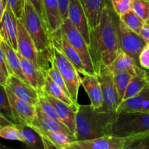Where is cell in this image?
Here are the masks:
<instances>
[{
	"mask_svg": "<svg viewBox=\"0 0 149 149\" xmlns=\"http://www.w3.org/2000/svg\"><path fill=\"white\" fill-rule=\"evenodd\" d=\"M145 72H146V78L147 79H148V81L149 82V70L145 69Z\"/></svg>",
	"mask_w": 149,
	"mask_h": 149,
	"instance_id": "cell-46",
	"label": "cell"
},
{
	"mask_svg": "<svg viewBox=\"0 0 149 149\" xmlns=\"http://www.w3.org/2000/svg\"><path fill=\"white\" fill-rule=\"evenodd\" d=\"M142 132H149V113L116 112L112 124V135L125 138Z\"/></svg>",
	"mask_w": 149,
	"mask_h": 149,
	"instance_id": "cell-4",
	"label": "cell"
},
{
	"mask_svg": "<svg viewBox=\"0 0 149 149\" xmlns=\"http://www.w3.org/2000/svg\"><path fill=\"white\" fill-rule=\"evenodd\" d=\"M15 119V125H27L31 127L36 119V106L19 98L10 89L6 87Z\"/></svg>",
	"mask_w": 149,
	"mask_h": 149,
	"instance_id": "cell-9",
	"label": "cell"
},
{
	"mask_svg": "<svg viewBox=\"0 0 149 149\" xmlns=\"http://www.w3.org/2000/svg\"><path fill=\"white\" fill-rule=\"evenodd\" d=\"M61 29L68 42L78 52L79 55L81 57L86 73L97 75L92 61L89 45H87L82 35L78 31L68 17L63 20Z\"/></svg>",
	"mask_w": 149,
	"mask_h": 149,
	"instance_id": "cell-6",
	"label": "cell"
},
{
	"mask_svg": "<svg viewBox=\"0 0 149 149\" xmlns=\"http://www.w3.org/2000/svg\"><path fill=\"white\" fill-rule=\"evenodd\" d=\"M1 36H0V42H1Z\"/></svg>",
	"mask_w": 149,
	"mask_h": 149,
	"instance_id": "cell-48",
	"label": "cell"
},
{
	"mask_svg": "<svg viewBox=\"0 0 149 149\" xmlns=\"http://www.w3.org/2000/svg\"><path fill=\"white\" fill-rule=\"evenodd\" d=\"M148 83V81L146 75L145 69L143 68L138 74L134 76L130 81L124 96L123 101L137 95L147 85Z\"/></svg>",
	"mask_w": 149,
	"mask_h": 149,
	"instance_id": "cell-28",
	"label": "cell"
},
{
	"mask_svg": "<svg viewBox=\"0 0 149 149\" xmlns=\"http://www.w3.org/2000/svg\"><path fill=\"white\" fill-rule=\"evenodd\" d=\"M5 7H9L17 19H20L24 11L26 0H3Z\"/></svg>",
	"mask_w": 149,
	"mask_h": 149,
	"instance_id": "cell-36",
	"label": "cell"
},
{
	"mask_svg": "<svg viewBox=\"0 0 149 149\" xmlns=\"http://www.w3.org/2000/svg\"><path fill=\"white\" fill-rule=\"evenodd\" d=\"M0 46L5 54L6 58H7L9 67L11 70L12 74L17 76V77L21 79L25 82L29 84V81L26 79V77L24 76L23 70H22L21 63H20V58L17 55V51L15 50L12 47H10L8 44H7L3 40L0 42Z\"/></svg>",
	"mask_w": 149,
	"mask_h": 149,
	"instance_id": "cell-25",
	"label": "cell"
},
{
	"mask_svg": "<svg viewBox=\"0 0 149 149\" xmlns=\"http://www.w3.org/2000/svg\"><path fill=\"white\" fill-rule=\"evenodd\" d=\"M125 138L114 135H106L84 141H75L68 149H123Z\"/></svg>",
	"mask_w": 149,
	"mask_h": 149,
	"instance_id": "cell-12",
	"label": "cell"
},
{
	"mask_svg": "<svg viewBox=\"0 0 149 149\" xmlns=\"http://www.w3.org/2000/svg\"><path fill=\"white\" fill-rule=\"evenodd\" d=\"M149 113V82L135 97L121 103L117 111Z\"/></svg>",
	"mask_w": 149,
	"mask_h": 149,
	"instance_id": "cell-19",
	"label": "cell"
},
{
	"mask_svg": "<svg viewBox=\"0 0 149 149\" xmlns=\"http://www.w3.org/2000/svg\"><path fill=\"white\" fill-rule=\"evenodd\" d=\"M112 8L118 16L125 14L131 9L132 0H110Z\"/></svg>",
	"mask_w": 149,
	"mask_h": 149,
	"instance_id": "cell-37",
	"label": "cell"
},
{
	"mask_svg": "<svg viewBox=\"0 0 149 149\" xmlns=\"http://www.w3.org/2000/svg\"><path fill=\"white\" fill-rule=\"evenodd\" d=\"M53 61L66 84L71 99L75 103H78L79 90L81 85L79 73L65 54L54 45Z\"/></svg>",
	"mask_w": 149,
	"mask_h": 149,
	"instance_id": "cell-5",
	"label": "cell"
},
{
	"mask_svg": "<svg viewBox=\"0 0 149 149\" xmlns=\"http://www.w3.org/2000/svg\"><path fill=\"white\" fill-rule=\"evenodd\" d=\"M58 4H59V10L61 13V15L63 20L67 18V14H68V8L69 4V0H58Z\"/></svg>",
	"mask_w": 149,
	"mask_h": 149,
	"instance_id": "cell-41",
	"label": "cell"
},
{
	"mask_svg": "<svg viewBox=\"0 0 149 149\" xmlns=\"http://www.w3.org/2000/svg\"><path fill=\"white\" fill-rule=\"evenodd\" d=\"M17 53L20 58L23 72L29 84L39 94L43 93L46 72L43 70L39 69L31 61L22 56L19 52H17Z\"/></svg>",
	"mask_w": 149,
	"mask_h": 149,
	"instance_id": "cell-17",
	"label": "cell"
},
{
	"mask_svg": "<svg viewBox=\"0 0 149 149\" xmlns=\"http://www.w3.org/2000/svg\"><path fill=\"white\" fill-rule=\"evenodd\" d=\"M45 72H46V74H47V75H49V77L52 78V79L53 80V81H55V82L56 83V84H58V85L59 86V87H61L67 95H68L70 96L69 92H68V88H67L66 84H65V81H64L61 74L60 73V71H58L56 65H55V63H54V61H52L50 66L45 71ZM70 97H71V96H70Z\"/></svg>",
	"mask_w": 149,
	"mask_h": 149,
	"instance_id": "cell-34",
	"label": "cell"
},
{
	"mask_svg": "<svg viewBox=\"0 0 149 149\" xmlns=\"http://www.w3.org/2000/svg\"><path fill=\"white\" fill-rule=\"evenodd\" d=\"M116 113L101 112L90 105H79L76 114V141L93 139L111 133Z\"/></svg>",
	"mask_w": 149,
	"mask_h": 149,
	"instance_id": "cell-2",
	"label": "cell"
},
{
	"mask_svg": "<svg viewBox=\"0 0 149 149\" xmlns=\"http://www.w3.org/2000/svg\"><path fill=\"white\" fill-rule=\"evenodd\" d=\"M116 17L109 0L103 10L100 24L90 29L89 49L96 74L100 68L110 65L122 52L116 29Z\"/></svg>",
	"mask_w": 149,
	"mask_h": 149,
	"instance_id": "cell-1",
	"label": "cell"
},
{
	"mask_svg": "<svg viewBox=\"0 0 149 149\" xmlns=\"http://www.w3.org/2000/svg\"><path fill=\"white\" fill-rule=\"evenodd\" d=\"M51 36H52V44L54 46L59 48L65 54V56L74 64L79 74L86 73L81 57L79 55L78 52L68 42L67 38L61 31V28L58 29L56 31L51 33Z\"/></svg>",
	"mask_w": 149,
	"mask_h": 149,
	"instance_id": "cell-16",
	"label": "cell"
},
{
	"mask_svg": "<svg viewBox=\"0 0 149 149\" xmlns=\"http://www.w3.org/2000/svg\"><path fill=\"white\" fill-rule=\"evenodd\" d=\"M26 1H29V3L32 4L35 10H36L39 15L41 16L42 19L46 23V16H45V8H44V3L43 0H26Z\"/></svg>",
	"mask_w": 149,
	"mask_h": 149,
	"instance_id": "cell-40",
	"label": "cell"
},
{
	"mask_svg": "<svg viewBox=\"0 0 149 149\" xmlns=\"http://www.w3.org/2000/svg\"><path fill=\"white\" fill-rule=\"evenodd\" d=\"M139 64L144 69L149 70V44H146L140 54Z\"/></svg>",
	"mask_w": 149,
	"mask_h": 149,
	"instance_id": "cell-38",
	"label": "cell"
},
{
	"mask_svg": "<svg viewBox=\"0 0 149 149\" xmlns=\"http://www.w3.org/2000/svg\"><path fill=\"white\" fill-rule=\"evenodd\" d=\"M17 52L31 61L39 69L45 71L42 68L40 54L20 19H17Z\"/></svg>",
	"mask_w": 149,
	"mask_h": 149,
	"instance_id": "cell-10",
	"label": "cell"
},
{
	"mask_svg": "<svg viewBox=\"0 0 149 149\" xmlns=\"http://www.w3.org/2000/svg\"><path fill=\"white\" fill-rule=\"evenodd\" d=\"M43 93H47L61 101L64 102L65 103L68 104V106H71L76 112L79 110V103H75L71 97L68 95H67L53 80L52 79L49 75L46 74L45 76V84L43 87Z\"/></svg>",
	"mask_w": 149,
	"mask_h": 149,
	"instance_id": "cell-24",
	"label": "cell"
},
{
	"mask_svg": "<svg viewBox=\"0 0 149 149\" xmlns=\"http://www.w3.org/2000/svg\"><path fill=\"white\" fill-rule=\"evenodd\" d=\"M133 77L134 75L127 71H120L114 74V82L116 91H117L119 105L123 101L124 96H125L128 84Z\"/></svg>",
	"mask_w": 149,
	"mask_h": 149,
	"instance_id": "cell-31",
	"label": "cell"
},
{
	"mask_svg": "<svg viewBox=\"0 0 149 149\" xmlns=\"http://www.w3.org/2000/svg\"><path fill=\"white\" fill-rule=\"evenodd\" d=\"M140 35L143 39V40L146 42V44H149V26L145 23L141 30Z\"/></svg>",
	"mask_w": 149,
	"mask_h": 149,
	"instance_id": "cell-42",
	"label": "cell"
},
{
	"mask_svg": "<svg viewBox=\"0 0 149 149\" xmlns=\"http://www.w3.org/2000/svg\"><path fill=\"white\" fill-rule=\"evenodd\" d=\"M45 97L50 102L53 106L54 109L56 111L58 116L61 119V122L71 130V132L75 135L76 131V114L77 112L68 104L64 102L43 93Z\"/></svg>",
	"mask_w": 149,
	"mask_h": 149,
	"instance_id": "cell-20",
	"label": "cell"
},
{
	"mask_svg": "<svg viewBox=\"0 0 149 149\" xmlns=\"http://www.w3.org/2000/svg\"><path fill=\"white\" fill-rule=\"evenodd\" d=\"M131 9L145 22L149 18V0H132Z\"/></svg>",
	"mask_w": 149,
	"mask_h": 149,
	"instance_id": "cell-35",
	"label": "cell"
},
{
	"mask_svg": "<svg viewBox=\"0 0 149 149\" xmlns=\"http://www.w3.org/2000/svg\"><path fill=\"white\" fill-rule=\"evenodd\" d=\"M67 15L71 23L82 35L87 45H90L91 29L79 0H69Z\"/></svg>",
	"mask_w": 149,
	"mask_h": 149,
	"instance_id": "cell-13",
	"label": "cell"
},
{
	"mask_svg": "<svg viewBox=\"0 0 149 149\" xmlns=\"http://www.w3.org/2000/svg\"><path fill=\"white\" fill-rule=\"evenodd\" d=\"M36 118H37L38 122H39L41 127L45 130H48L60 131V132H63L67 135H71V136L75 137V135L71 132V130L64 124L57 122L56 120L52 119L51 117L48 116L46 113H44V111L42 110L39 105L36 106Z\"/></svg>",
	"mask_w": 149,
	"mask_h": 149,
	"instance_id": "cell-26",
	"label": "cell"
},
{
	"mask_svg": "<svg viewBox=\"0 0 149 149\" xmlns=\"http://www.w3.org/2000/svg\"><path fill=\"white\" fill-rule=\"evenodd\" d=\"M81 84L88 95L91 105L98 109L103 105V94L101 86L97 75L83 73L80 74Z\"/></svg>",
	"mask_w": 149,
	"mask_h": 149,
	"instance_id": "cell-18",
	"label": "cell"
},
{
	"mask_svg": "<svg viewBox=\"0 0 149 149\" xmlns=\"http://www.w3.org/2000/svg\"><path fill=\"white\" fill-rule=\"evenodd\" d=\"M116 29L122 50L130 56L140 65V54L146 45V42L141 35L128 28L118 15L116 17Z\"/></svg>",
	"mask_w": 149,
	"mask_h": 149,
	"instance_id": "cell-7",
	"label": "cell"
},
{
	"mask_svg": "<svg viewBox=\"0 0 149 149\" xmlns=\"http://www.w3.org/2000/svg\"><path fill=\"white\" fill-rule=\"evenodd\" d=\"M0 137L6 140L19 141L23 142L21 134L18 128L13 125L0 127Z\"/></svg>",
	"mask_w": 149,
	"mask_h": 149,
	"instance_id": "cell-33",
	"label": "cell"
},
{
	"mask_svg": "<svg viewBox=\"0 0 149 149\" xmlns=\"http://www.w3.org/2000/svg\"><path fill=\"white\" fill-rule=\"evenodd\" d=\"M15 125L14 124L12 123L10 120H8V119H7L4 115L1 114V113H0V127L6 126V125Z\"/></svg>",
	"mask_w": 149,
	"mask_h": 149,
	"instance_id": "cell-43",
	"label": "cell"
},
{
	"mask_svg": "<svg viewBox=\"0 0 149 149\" xmlns=\"http://www.w3.org/2000/svg\"><path fill=\"white\" fill-rule=\"evenodd\" d=\"M97 76L101 86L103 100L102 106L97 110L101 112L116 113L119 103L114 82V74L109 71L107 67H104L100 68L97 73Z\"/></svg>",
	"mask_w": 149,
	"mask_h": 149,
	"instance_id": "cell-8",
	"label": "cell"
},
{
	"mask_svg": "<svg viewBox=\"0 0 149 149\" xmlns=\"http://www.w3.org/2000/svg\"><path fill=\"white\" fill-rule=\"evenodd\" d=\"M90 29L96 27L101 21L102 15L106 4L109 0H79Z\"/></svg>",
	"mask_w": 149,
	"mask_h": 149,
	"instance_id": "cell-21",
	"label": "cell"
},
{
	"mask_svg": "<svg viewBox=\"0 0 149 149\" xmlns=\"http://www.w3.org/2000/svg\"><path fill=\"white\" fill-rule=\"evenodd\" d=\"M146 24H148V26H149V18L146 20Z\"/></svg>",
	"mask_w": 149,
	"mask_h": 149,
	"instance_id": "cell-47",
	"label": "cell"
},
{
	"mask_svg": "<svg viewBox=\"0 0 149 149\" xmlns=\"http://www.w3.org/2000/svg\"><path fill=\"white\" fill-rule=\"evenodd\" d=\"M0 68H1L4 74L7 76V78L12 74L11 70H10V67H9L5 54H4L3 49H1V46H0Z\"/></svg>",
	"mask_w": 149,
	"mask_h": 149,
	"instance_id": "cell-39",
	"label": "cell"
},
{
	"mask_svg": "<svg viewBox=\"0 0 149 149\" xmlns=\"http://www.w3.org/2000/svg\"><path fill=\"white\" fill-rule=\"evenodd\" d=\"M107 68L113 74H117L120 71H127L134 76L143 69L130 56L123 51L110 65H108Z\"/></svg>",
	"mask_w": 149,
	"mask_h": 149,
	"instance_id": "cell-22",
	"label": "cell"
},
{
	"mask_svg": "<svg viewBox=\"0 0 149 149\" xmlns=\"http://www.w3.org/2000/svg\"><path fill=\"white\" fill-rule=\"evenodd\" d=\"M20 130L23 142L32 148H44L43 142L40 135L31 127L27 125H15Z\"/></svg>",
	"mask_w": 149,
	"mask_h": 149,
	"instance_id": "cell-27",
	"label": "cell"
},
{
	"mask_svg": "<svg viewBox=\"0 0 149 149\" xmlns=\"http://www.w3.org/2000/svg\"><path fill=\"white\" fill-rule=\"evenodd\" d=\"M31 127L40 135L45 149H68V147L76 141L75 137L63 132L43 129L39 125L37 118Z\"/></svg>",
	"mask_w": 149,
	"mask_h": 149,
	"instance_id": "cell-11",
	"label": "cell"
},
{
	"mask_svg": "<svg viewBox=\"0 0 149 149\" xmlns=\"http://www.w3.org/2000/svg\"><path fill=\"white\" fill-rule=\"evenodd\" d=\"M46 23L50 33L61 27L63 20L61 15L58 0H43Z\"/></svg>",
	"mask_w": 149,
	"mask_h": 149,
	"instance_id": "cell-23",
	"label": "cell"
},
{
	"mask_svg": "<svg viewBox=\"0 0 149 149\" xmlns=\"http://www.w3.org/2000/svg\"><path fill=\"white\" fill-rule=\"evenodd\" d=\"M33 39L43 61H49L53 57V44L51 33L47 23L41 17L31 3L26 1L24 11L20 19Z\"/></svg>",
	"mask_w": 149,
	"mask_h": 149,
	"instance_id": "cell-3",
	"label": "cell"
},
{
	"mask_svg": "<svg viewBox=\"0 0 149 149\" xmlns=\"http://www.w3.org/2000/svg\"><path fill=\"white\" fill-rule=\"evenodd\" d=\"M0 36L1 40L17 52V18L9 7H5L0 20Z\"/></svg>",
	"mask_w": 149,
	"mask_h": 149,
	"instance_id": "cell-14",
	"label": "cell"
},
{
	"mask_svg": "<svg viewBox=\"0 0 149 149\" xmlns=\"http://www.w3.org/2000/svg\"><path fill=\"white\" fill-rule=\"evenodd\" d=\"M6 87H8L17 97L33 106H36L39 103V93L28 83L11 74L7 78Z\"/></svg>",
	"mask_w": 149,
	"mask_h": 149,
	"instance_id": "cell-15",
	"label": "cell"
},
{
	"mask_svg": "<svg viewBox=\"0 0 149 149\" xmlns=\"http://www.w3.org/2000/svg\"><path fill=\"white\" fill-rule=\"evenodd\" d=\"M7 81V77L4 74L1 68H0V84L3 86H6Z\"/></svg>",
	"mask_w": 149,
	"mask_h": 149,
	"instance_id": "cell-44",
	"label": "cell"
},
{
	"mask_svg": "<svg viewBox=\"0 0 149 149\" xmlns=\"http://www.w3.org/2000/svg\"><path fill=\"white\" fill-rule=\"evenodd\" d=\"M4 10H5V6H4V1L3 0H0V20H1L3 15H4Z\"/></svg>",
	"mask_w": 149,
	"mask_h": 149,
	"instance_id": "cell-45",
	"label": "cell"
},
{
	"mask_svg": "<svg viewBox=\"0 0 149 149\" xmlns=\"http://www.w3.org/2000/svg\"><path fill=\"white\" fill-rule=\"evenodd\" d=\"M123 149H149V132H142L125 138Z\"/></svg>",
	"mask_w": 149,
	"mask_h": 149,
	"instance_id": "cell-29",
	"label": "cell"
},
{
	"mask_svg": "<svg viewBox=\"0 0 149 149\" xmlns=\"http://www.w3.org/2000/svg\"><path fill=\"white\" fill-rule=\"evenodd\" d=\"M0 113L15 125L13 110L7 95L6 87L5 86L1 84H0Z\"/></svg>",
	"mask_w": 149,
	"mask_h": 149,
	"instance_id": "cell-32",
	"label": "cell"
},
{
	"mask_svg": "<svg viewBox=\"0 0 149 149\" xmlns=\"http://www.w3.org/2000/svg\"><path fill=\"white\" fill-rule=\"evenodd\" d=\"M119 17L128 28L138 34H140L146 23V22L132 9H130L129 11Z\"/></svg>",
	"mask_w": 149,
	"mask_h": 149,
	"instance_id": "cell-30",
	"label": "cell"
}]
</instances>
